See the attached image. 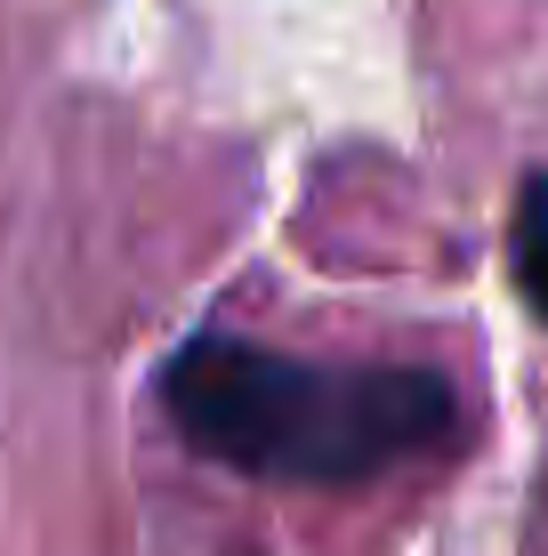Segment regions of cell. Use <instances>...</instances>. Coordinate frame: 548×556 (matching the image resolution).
Returning a JSON list of instances; mask_svg holds the SVG:
<instances>
[{"instance_id":"cell-1","label":"cell","mask_w":548,"mask_h":556,"mask_svg":"<svg viewBox=\"0 0 548 556\" xmlns=\"http://www.w3.org/2000/svg\"><path fill=\"white\" fill-rule=\"evenodd\" d=\"M154 395L186 452L291 492H355L460 435V395L428 363H315L234 331L162 355Z\"/></svg>"},{"instance_id":"cell-2","label":"cell","mask_w":548,"mask_h":556,"mask_svg":"<svg viewBox=\"0 0 548 556\" xmlns=\"http://www.w3.org/2000/svg\"><path fill=\"white\" fill-rule=\"evenodd\" d=\"M508 275H517L524 306L548 323V169L517 186V210H508Z\"/></svg>"}]
</instances>
